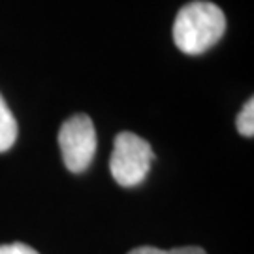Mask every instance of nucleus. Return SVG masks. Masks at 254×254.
<instances>
[{
    "label": "nucleus",
    "instance_id": "obj_1",
    "mask_svg": "<svg viewBox=\"0 0 254 254\" xmlns=\"http://www.w3.org/2000/svg\"><path fill=\"white\" fill-rule=\"evenodd\" d=\"M224 30L222 9L207 0H194L179 9L173 23V40L183 53L201 55L217 44Z\"/></svg>",
    "mask_w": 254,
    "mask_h": 254
},
{
    "label": "nucleus",
    "instance_id": "obj_2",
    "mask_svg": "<svg viewBox=\"0 0 254 254\" xmlns=\"http://www.w3.org/2000/svg\"><path fill=\"white\" fill-rule=\"evenodd\" d=\"M154 160L153 147L134 132H121L113 143L109 172L121 187H137L143 183Z\"/></svg>",
    "mask_w": 254,
    "mask_h": 254
},
{
    "label": "nucleus",
    "instance_id": "obj_3",
    "mask_svg": "<svg viewBox=\"0 0 254 254\" xmlns=\"http://www.w3.org/2000/svg\"><path fill=\"white\" fill-rule=\"evenodd\" d=\"M59 145L64 166L72 173H81L91 166L96 154V130L89 115L77 113L66 119L59 132Z\"/></svg>",
    "mask_w": 254,
    "mask_h": 254
},
{
    "label": "nucleus",
    "instance_id": "obj_4",
    "mask_svg": "<svg viewBox=\"0 0 254 254\" xmlns=\"http://www.w3.org/2000/svg\"><path fill=\"white\" fill-rule=\"evenodd\" d=\"M17 139V121L0 94V153H6Z\"/></svg>",
    "mask_w": 254,
    "mask_h": 254
},
{
    "label": "nucleus",
    "instance_id": "obj_5",
    "mask_svg": "<svg viewBox=\"0 0 254 254\" xmlns=\"http://www.w3.org/2000/svg\"><path fill=\"white\" fill-rule=\"evenodd\" d=\"M236 127L239 130V134L245 137H253L254 136V100L249 98L241 113L237 115L236 119Z\"/></svg>",
    "mask_w": 254,
    "mask_h": 254
},
{
    "label": "nucleus",
    "instance_id": "obj_6",
    "mask_svg": "<svg viewBox=\"0 0 254 254\" xmlns=\"http://www.w3.org/2000/svg\"><path fill=\"white\" fill-rule=\"evenodd\" d=\"M128 254H207L200 247H179V249H172V251H162L156 247H137Z\"/></svg>",
    "mask_w": 254,
    "mask_h": 254
},
{
    "label": "nucleus",
    "instance_id": "obj_7",
    "mask_svg": "<svg viewBox=\"0 0 254 254\" xmlns=\"http://www.w3.org/2000/svg\"><path fill=\"white\" fill-rule=\"evenodd\" d=\"M0 254H40L32 247L25 243H9V245H0Z\"/></svg>",
    "mask_w": 254,
    "mask_h": 254
}]
</instances>
